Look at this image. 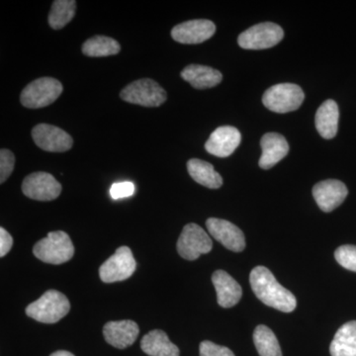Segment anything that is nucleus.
Listing matches in <instances>:
<instances>
[{
    "mask_svg": "<svg viewBox=\"0 0 356 356\" xmlns=\"http://www.w3.org/2000/svg\"><path fill=\"white\" fill-rule=\"evenodd\" d=\"M76 2L74 0H56L49 14V24L55 30L63 29L76 15Z\"/></svg>",
    "mask_w": 356,
    "mask_h": 356,
    "instance_id": "a878e982",
    "label": "nucleus"
},
{
    "mask_svg": "<svg viewBox=\"0 0 356 356\" xmlns=\"http://www.w3.org/2000/svg\"><path fill=\"white\" fill-rule=\"evenodd\" d=\"M332 356H356V321L341 325L330 346Z\"/></svg>",
    "mask_w": 356,
    "mask_h": 356,
    "instance_id": "4be33fe9",
    "label": "nucleus"
},
{
    "mask_svg": "<svg viewBox=\"0 0 356 356\" xmlns=\"http://www.w3.org/2000/svg\"><path fill=\"white\" fill-rule=\"evenodd\" d=\"M83 55L88 57H108L119 54L120 44L116 40L106 36H95L84 42L83 44Z\"/></svg>",
    "mask_w": 356,
    "mask_h": 356,
    "instance_id": "b1692460",
    "label": "nucleus"
},
{
    "mask_svg": "<svg viewBox=\"0 0 356 356\" xmlns=\"http://www.w3.org/2000/svg\"><path fill=\"white\" fill-rule=\"evenodd\" d=\"M262 154L259 166L262 170H269L277 165L289 152V145L282 135L277 133H267L261 138Z\"/></svg>",
    "mask_w": 356,
    "mask_h": 356,
    "instance_id": "a211bd4d",
    "label": "nucleus"
},
{
    "mask_svg": "<svg viewBox=\"0 0 356 356\" xmlns=\"http://www.w3.org/2000/svg\"><path fill=\"white\" fill-rule=\"evenodd\" d=\"M32 138L40 149L51 153H64L70 151L74 145L70 134L49 124H39L33 128Z\"/></svg>",
    "mask_w": 356,
    "mask_h": 356,
    "instance_id": "9b49d317",
    "label": "nucleus"
},
{
    "mask_svg": "<svg viewBox=\"0 0 356 356\" xmlns=\"http://www.w3.org/2000/svg\"><path fill=\"white\" fill-rule=\"evenodd\" d=\"M284 37L280 25L273 22L259 23L248 28L238 36V43L245 50H264L273 48Z\"/></svg>",
    "mask_w": 356,
    "mask_h": 356,
    "instance_id": "0eeeda50",
    "label": "nucleus"
},
{
    "mask_svg": "<svg viewBox=\"0 0 356 356\" xmlns=\"http://www.w3.org/2000/svg\"><path fill=\"white\" fill-rule=\"evenodd\" d=\"M63 90V84L58 79L41 77L23 89L20 95L21 104L26 108H44L55 102L62 95Z\"/></svg>",
    "mask_w": 356,
    "mask_h": 356,
    "instance_id": "20e7f679",
    "label": "nucleus"
},
{
    "mask_svg": "<svg viewBox=\"0 0 356 356\" xmlns=\"http://www.w3.org/2000/svg\"><path fill=\"white\" fill-rule=\"evenodd\" d=\"M212 282L216 290L218 304L222 308H232L240 302L243 295L242 287L226 271H215Z\"/></svg>",
    "mask_w": 356,
    "mask_h": 356,
    "instance_id": "f3484780",
    "label": "nucleus"
},
{
    "mask_svg": "<svg viewBox=\"0 0 356 356\" xmlns=\"http://www.w3.org/2000/svg\"><path fill=\"white\" fill-rule=\"evenodd\" d=\"M124 102L144 107H159L166 102V92L156 81L143 79L128 84L121 91Z\"/></svg>",
    "mask_w": 356,
    "mask_h": 356,
    "instance_id": "423d86ee",
    "label": "nucleus"
},
{
    "mask_svg": "<svg viewBox=\"0 0 356 356\" xmlns=\"http://www.w3.org/2000/svg\"><path fill=\"white\" fill-rule=\"evenodd\" d=\"M22 191L28 198L37 201H51L62 192V185L48 172H34L23 180Z\"/></svg>",
    "mask_w": 356,
    "mask_h": 356,
    "instance_id": "9d476101",
    "label": "nucleus"
},
{
    "mask_svg": "<svg viewBox=\"0 0 356 356\" xmlns=\"http://www.w3.org/2000/svg\"><path fill=\"white\" fill-rule=\"evenodd\" d=\"M250 282L255 296L266 306L284 313H291L296 308L294 295L280 285L266 267H254L250 273Z\"/></svg>",
    "mask_w": 356,
    "mask_h": 356,
    "instance_id": "f257e3e1",
    "label": "nucleus"
},
{
    "mask_svg": "<svg viewBox=\"0 0 356 356\" xmlns=\"http://www.w3.org/2000/svg\"><path fill=\"white\" fill-rule=\"evenodd\" d=\"M69 299L57 290H48L41 298L28 305L26 315L37 322L55 324L69 314Z\"/></svg>",
    "mask_w": 356,
    "mask_h": 356,
    "instance_id": "f03ea898",
    "label": "nucleus"
},
{
    "mask_svg": "<svg viewBox=\"0 0 356 356\" xmlns=\"http://www.w3.org/2000/svg\"><path fill=\"white\" fill-rule=\"evenodd\" d=\"M50 356H74L72 353L67 350H58L56 353H51Z\"/></svg>",
    "mask_w": 356,
    "mask_h": 356,
    "instance_id": "2f4dec72",
    "label": "nucleus"
},
{
    "mask_svg": "<svg viewBox=\"0 0 356 356\" xmlns=\"http://www.w3.org/2000/svg\"><path fill=\"white\" fill-rule=\"evenodd\" d=\"M242 135L240 131L232 126H222L211 134L205 144L208 153L219 158H227L240 146Z\"/></svg>",
    "mask_w": 356,
    "mask_h": 356,
    "instance_id": "2eb2a0df",
    "label": "nucleus"
},
{
    "mask_svg": "<svg viewBox=\"0 0 356 356\" xmlns=\"http://www.w3.org/2000/svg\"><path fill=\"white\" fill-rule=\"evenodd\" d=\"M334 257L344 268L356 273V245H341L337 248Z\"/></svg>",
    "mask_w": 356,
    "mask_h": 356,
    "instance_id": "bb28decb",
    "label": "nucleus"
},
{
    "mask_svg": "<svg viewBox=\"0 0 356 356\" xmlns=\"http://www.w3.org/2000/svg\"><path fill=\"white\" fill-rule=\"evenodd\" d=\"M181 77L192 88L196 89L212 88L221 83L222 76L219 70L207 65H189L181 72Z\"/></svg>",
    "mask_w": 356,
    "mask_h": 356,
    "instance_id": "6ab92c4d",
    "label": "nucleus"
},
{
    "mask_svg": "<svg viewBox=\"0 0 356 356\" xmlns=\"http://www.w3.org/2000/svg\"><path fill=\"white\" fill-rule=\"evenodd\" d=\"M216 32V25L207 19L189 20L173 27L172 37L180 44H201Z\"/></svg>",
    "mask_w": 356,
    "mask_h": 356,
    "instance_id": "ddd939ff",
    "label": "nucleus"
},
{
    "mask_svg": "<svg viewBox=\"0 0 356 356\" xmlns=\"http://www.w3.org/2000/svg\"><path fill=\"white\" fill-rule=\"evenodd\" d=\"M140 348L149 356H179V348L161 330H154L143 337Z\"/></svg>",
    "mask_w": 356,
    "mask_h": 356,
    "instance_id": "412c9836",
    "label": "nucleus"
},
{
    "mask_svg": "<svg viewBox=\"0 0 356 356\" xmlns=\"http://www.w3.org/2000/svg\"><path fill=\"white\" fill-rule=\"evenodd\" d=\"M254 343L261 356H282L277 337L266 325H261L255 327Z\"/></svg>",
    "mask_w": 356,
    "mask_h": 356,
    "instance_id": "393cba45",
    "label": "nucleus"
},
{
    "mask_svg": "<svg viewBox=\"0 0 356 356\" xmlns=\"http://www.w3.org/2000/svg\"><path fill=\"white\" fill-rule=\"evenodd\" d=\"M305 95L303 89L294 83H280L271 86L264 92V106L275 113H288L301 106Z\"/></svg>",
    "mask_w": 356,
    "mask_h": 356,
    "instance_id": "39448f33",
    "label": "nucleus"
},
{
    "mask_svg": "<svg viewBox=\"0 0 356 356\" xmlns=\"http://www.w3.org/2000/svg\"><path fill=\"white\" fill-rule=\"evenodd\" d=\"M199 350H200V356H235L229 348L218 346L210 341H202Z\"/></svg>",
    "mask_w": 356,
    "mask_h": 356,
    "instance_id": "c85d7f7f",
    "label": "nucleus"
},
{
    "mask_svg": "<svg viewBox=\"0 0 356 356\" xmlns=\"http://www.w3.org/2000/svg\"><path fill=\"white\" fill-rule=\"evenodd\" d=\"M15 165V156L9 149H1L0 151V182L4 184L10 177Z\"/></svg>",
    "mask_w": 356,
    "mask_h": 356,
    "instance_id": "cd10ccee",
    "label": "nucleus"
},
{
    "mask_svg": "<svg viewBox=\"0 0 356 356\" xmlns=\"http://www.w3.org/2000/svg\"><path fill=\"white\" fill-rule=\"evenodd\" d=\"M13 245V238L4 228H0V257L8 254Z\"/></svg>",
    "mask_w": 356,
    "mask_h": 356,
    "instance_id": "7c9ffc66",
    "label": "nucleus"
},
{
    "mask_svg": "<svg viewBox=\"0 0 356 356\" xmlns=\"http://www.w3.org/2000/svg\"><path fill=\"white\" fill-rule=\"evenodd\" d=\"M33 254L46 264H65L74 257V243L65 232H51L46 238L35 245Z\"/></svg>",
    "mask_w": 356,
    "mask_h": 356,
    "instance_id": "7ed1b4c3",
    "label": "nucleus"
},
{
    "mask_svg": "<svg viewBox=\"0 0 356 356\" xmlns=\"http://www.w3.org/2000/svg\"><path fill=\"white\" fill-rule=\"evenodd\" d=\"M339 111L337 102L329 99L318 107L316 113L315 124L318 134L324 139L336 137L339 129Z\"/></svg>",
    "mask_w": 356,
    "mask_h": 356,
    "instance_id": "aec40b11",
    "label": "nucleus"
},
{
    "mask_svg": "<svg viewBox=\"0 0 356 356\" xmlns=\"http://www.w3.org/2000/svg\"><path fill=\"white\" fill-rule=\"evenodd\" d=\"M213 248L209 235L197 224H188L182 229L177 241V252L187 261H195L208 254Z\"/></svg>",
    "mask_w": 356,
    "mask_h": 356,
    "instance_id": "6e6552de",
    "label": "nucleus"
},
{
    "mask_svg": "<svg viewBox=\"0 0 356 356\" xmlns=\"http://www.w3.org/2000/svg\"><path fill=\"white\" fill-rule=\"evenodd\" d=\"M191 177L197 184L203 185L210 189H218L222 185V178L215 170L214 166L205 161L198 159H192L187 163Z\"/></svg>",
    "mask_w": 356,
    "mask_h": 356,
    "instance_id": "5701e85b",
    "label": "nucleus"
},
{
    "mask_svg": "<svg viewBox=\"0 0 356 356\" xmlns=\"http://www.w3.org/2000/svg\"><path fill=\"white\" fill-rule=\"evenodd\" d=\"M348 191L339 180L327 179L313 187V196L318 207L325 213L332 212L346 200Z\"/></svg>",
    "mask_w": 356,
    "mask_h": 356,
    "instance_id": "4468645a",
    "label": "nucleus"
},
{
    "mask_svg": "<svg viewBox=\"0 0 356 356\" xmlns=\"http://www.w3.org/2000/svg\"><path fill=\"white\" fill-rule=\"evenodd\" d=\"M139 325L130 320L108 322L103 327L105 341L120 350L132 346L139 336Z\"/></svg>",
    "mask_w": 356,
    "mask_h": 356,
    "instance_id": "dca6fc26",
    "label": "nucleus"
},
{
    "mask_svg": "<svg viewBox=\"0 0 356 356\" xmlns=\"http://www.w3.org/2000/svg\"><path fill=\"white\" fill-rule=\"evenodd\" d=\"M137 268L132 250L128 247H120L100 266V280L105 283L118 282L128 280Z\"/></svg>",
    "mask_w": 356,
    "mask_h": 356,
    "instance_id": "1a4fd4ad",
    "label": "nucleus"
},
{
    "mask_svg": "<svg viewBox=\"0 0 356 356\" xmlns=\"http://www.w3.org/2000/svg\"><path fill=\"white\" fill-rule=\"evenodd\" d=\"M210 235L232 252H241L245 250V238L242 229L227 220L210 218L206 221Z\"/></svg>",
    "mask_w": 356,
    "mask_h": 356,
    "instance_id": "f8f14e48",
    "label": "nucleus"
},
{
    "mask_svg": "<svg viewBox=\"0 0 356 356\" xmlns=\"http://www.w3.org/2000/svg\"><path fill=\"white\" fill-rule=\"evenodd\" d=\"M135 192V186L133 182L124 181L114 184L110 188V195L117 200V199L130 197Z\"/></svg>",
    "mask_w": 356,
    "mask_h": 356,
    "instance_id": "c756f323",
    "label": "nucleus"
}]
</instances>
